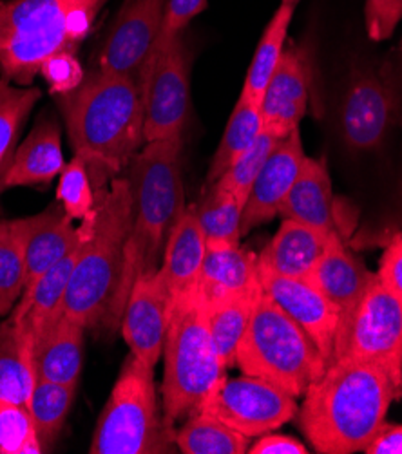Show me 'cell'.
I'll return each mask as SVG.
<instances>
[{"mask_svg":"<svg viewBox=\"0 0 402 454\" xmlns=\"http://www.w3.org/2000/svg\"><path fill=\"white\" fill-rule=\"evenodd\" d=\"M397 398L402 400V375H400V382H398V389H397Z\"/></svg>","mask_w":402,"mask_h":454,"instance_id":"obj_47","label":"cell"},{"mask_svg":"<svg viewBox=\"0 0 402 454\" xmlns=\"http://www.w3.org/2000/svg\"><path fill=\"white\" fill-rule=\"evenodd\" d=\"M397 389V382L379 366L334 360L303 395L301 429L321 454L365 450L386 422Z\"/></svg>","mask_w":402,"mask_h":454,"instance_id":"obj_3","label":"cell"},{"mask_svg":"<svg viewBox=\"0 0 402 454\" xmlns=\"http://www.w3.org/2000/svg\"><path fill=\"white\" fill-rule=\"evenodd\" d=\"M261 130V109L250 104L247 98L240 97L231 113L227 127L223 130L219 145L210 160L207 172V187H212L233 167V163L257 140Z\"/></svg>","mask_w":402,"mask_h":454,"instance_id":"obj_30","label":"cell"},{"mask_svg":"<svg viewBox=\"0 0 402 454\" xmlns=\"http://www.w3.org/2000/svg\"><path fill=\"white\" fill-rule=\"evenodd\" d=\"M263 294L261 283L252 290L221 301L207 308V319L216 351L227 370L236 366V353L243 335L250 325L252 313L259 295Z\"/></svg>","mask_w":402,"mask_h":454,"instance_id":"obj_28","label":"cell"},{"mask_svg":"<svg viewBox=\"0 0 402 454\" xmlns=\"http://www.w3.org/2000/svg\"><path fill=\"white\" fill-rule=\"evenodd\" d=\"M165 8L167 0H123L104 38L97 69L134 78L142 87L163 27Z\"/></svg>","mask_w":402,"mask_h":454,"instance_id":"obj_13","label":"cell"},{"mask_svg":"<svg viewBox=\"0 0 402 454\" xmlns=\"http://www.w3.org/2000/svg\"><path fill=\"white\" fill-rule=\"evenodd\" d=\"M247 438L272 433L299 413L296 396L276 384L250 377H223L200 410Z\"/></svg>","mask_w":402,"mask_h":454,"instance_id":"obj_11","label":"cell"},{"mask_svg":"<svg viewBox=\"0 0 402 454\" xmlns=\"http://www.w3.org/2000/svg\"><path fill=\"white\" fill-rule=\"evenodd\" d=\"M400 125H402V118H400Z\"/></svg>","mask_w":402,"mask_h":454,"instance_id":"obj_48","label":"cell"},{"mask_svg":"<svg viewBox=\"0 0 402 454\" xmlns=\"http://www.w3.org/2000/svg\"><path fill=\"white\" fill-rule=\"evenodd\" d=\"M35 380L31 346L6 319L0 323V400L28 405Z\"/></svg>","mask_w":402,"mask_h":454,"instance_id":"obj_29","label":"cell"},{"mask_svg":"<svg viewBox=\"0 0 402 454\" xmlns=\"http://www.w3.org/2000/svg\"><path fill=\"white\" fill-rule=\"evenodd\" d=\"M280 215L316 231H337L335 198L325 160L306 156L292 191L288 192Z\"/></svg>","mask_w":402,"mask_h":454,"instance_id":"obj_24","label":"cell"},{"mask_svg":"<svg viewBox=\"0 0 402 454\" xmlns=\"http://www.w3.org/2000/svg\"><path fill=\"white\" fill-rule=\"evenodd\" d=\"M46 452L28 405L0 400V454Z\"/></svg>","mask_w":402,"mask_h":454,"instance_id":"obj_37","label":"cell"},{"mask_svg":"<svg viewBox=\"0 0 402 454\" xmlns=\"http://www.w3.org/2000/svg\"><path fill=\"white\" fill-rule=\"evenodd\" d=\"M248 452L250 454H306L308 449L301 440L294 436L266 433V434H261V438L250 445Z\"/></svg>","mask_w":402,"mask_h":454,"instance_id":"obj_43","label":"cell"},{"mask_svg":"<svg viewBox=\"0 0 402 454\" xmlns=\"http://www.w3.org/2000/svg\"><path fill=\"white\" fill-rule=\"evenodd\" d=\"M259 264L257 255L240 245L209 247L203 259L200 276L193 290L210 308L257 286Z\"/></svg>","mask_w":402,"mask_h":454,"instance_id":"obj_22","label":"cell"},{"mask_svg":"<svg viewBox=\"0 0 402 454\" xmlns=\"http://www.w3.org/2000/svg\"><path fill=\"white\" fill-rule=\"evenodd\" d=\"M146 140L184 136L191 111V53L185 33L160 43L142 85Z\"/></svg>","mask_w":402,"mask_h":454,"instance_id":"obj_10","label":"cell"},{"mask_svg":"<svg viewBox=\"0 0 402 454\" xmlns=\"http://www.w3.org/2000/svg\"><path fill=\"white\" fill-rule=\"evenodd\" d=\"M40 97V89L17 85L0 76V181L19 147V134Z\"/></svg>","mask_w":402,"mask_h":454,"instance_id":"obj_33","label":"cell"},{"mask_svg":"<svg viewBox=\"0 0 402 454\" xmlns=\"http://www.w3.org/2000/svg\"><path fill=\"white\" fill-rule=\"evenodd\" d=\"M398 114L397 74L372 66L357 67L341 104V136L355 154L379 151L390 136Z\"/></svg>","mask_w":402,"mask_h":454,"instance_id":"obj_12","label":"cell"},{"mask_svg":"<svg viewBox=\"0 0 402 454\" xmlns=\"http://www.w3.org/2000/svg\"><path fill=\"white\" fill-rule=\"evenodd\" d=\"M363 452H367V454H402V424L384 422Z\"/></svg>","mask_w":402,"mask_h":454,"instance_id":"obj_44","label":"cell"},{"mask_svg":"<svg viewBox=\"0 0 402 454\" xmlns=\"http://www.w3.org/2000/svg\"><path fill=\"white\" fill-rule=\"evenodd\" d=\"M57 104L99 196L147 144L142 87L134 78L95 69Z\"/></svg>","mask_w":402,"mask_h":454,"instance_id":"obj_1","label":"cell"},{"mask_svg":"<svg viewBox=\"0 0 402 454\" xmlns=\"http://www.w3.org/2000/svg\"><path fill=\"white\" fill-rule=\"evenodd\" d=\"M306 154L299 129L283 138L266 158L248 192L241 217V236L272 221L292 191Z\"/></svg>","mask_w":402,"mask_h":454,"instance_id":"obj_16","label":"cell"},{"mask_svg":"<svg viewBox=\"0 0 402 454\" xmlns=\"http://www.w3.org/2000/svg\"><path fill=\"white\" fill-rule=\"evenodd\" d=\"M89 223H91V217H89ZM83 241L78 247H75L69 254H66L62 259H59L50 270L43 271V276L33 285L31 290H28L20 297V301L10 315V319L17 325L22 337L31 346V351L50 333V330L64 315L67 286L78 255L82 252Z\"/></svg>","mask_w":402,"mask_h":454,"instance_id":"obj_18","label":"cell"},{"mask_svg":"<svg viewBox=\"0 0 402 454\" xmlns=\"http://www.w3.org/2000/svg\"><path fill=\"white\" fill-rule=\"evenodd\" d=\"M397 69H398V76H402V40L398 43V51H397Z\"/></svg>","mask_w":402,"mask_h":454,"instance_id":"obj_45","label":"cell"},{"mask_svg":"<svg viewBox=\"0 0 402 454\" xmlns=\"http://www.w3.org/2000/svg\"><path fill=\"white\" fill-rule=\"evenodd\" d=\"M310 97V66L301 45L292 43L287 50L268 82L261 100L263 129L274 132L280 138L299 129Z\"/></svg>","mask_w":402,"mask_h":454,"instance_id":"obj_17","label":"cell"},{"mask_svg":"<svg viewBox=\"0 0 402 454\" xmlns=\"http://www.w3.org/2000/svg\"><path fill=\"white\" fill-rule=\"evenodd\" d=\"M132 223L129 177H114L99 194L91 226L71 274L64 315L85 328L104 325L120 285Z\"/></svg>","mask_w":402,"mask_h":454,"instance_id":"obj_5","label":"cell"},{"mask_svg":"<svg viewBox=\"0 0 402 454\" xmlns=\"http://www.w3.org/2000/svg\"><path fill=\"white\" fill-rule=\"evenodd\" d=\"M207 248L194 205L185 207L174 221L158 268L172 299L196 285Z\"/></svg>","mask_w":402,"mask_h":454,"instance_id":"obj_25","label":"cell"},{"mask_svg":"<svg viewBox=\"0 0 402 454\" xmlns=\"http://www.w3.org/2000/svg\"><path fill=\"white\" fill-rule=\"evenodd\" d=\"M294 12H296L294 6L280 4L259 36L257 48L254 51L252 62L248 66V71H247V76L243 82L241 95H240L257 107L261 106L264 89H266L268 82H271L285 50H287L288 29H290L292 19H294Z\"/></svg>","mask_w":402,"mask_h":454,"instance_id":"obj_27","label":"cell"},{"mask_svg":"<svg viewBox=\"0 0 402 454\" xmlns=\"http://www.w3.org/2000/svg\"><path fill=\"white\" fill-rule=\"evenodd\" d=\"M377 278L388 292L402 301V234L393 236L386 245Z\"/></svg>","mask_w":402,"mask_h":454,"instance_id":"obj_42","label":"cell"},{"mask_svg":"<svg viewBox=\"0 0 402 454\" xmlns=\"http://www.w3.org/2000/svg\"><path fill=\"white\" fill-rule=\"evenodd\" d=\"M241 373L268 380L299 398L328 368L311 339L264 292L236 353Z\"/></svg>","mask_w":402,"mask_h":454,"instance_id":"obj_8","label":"cell"},{"mask_svg":"<svg viewBox=\"0 0 402 454\" xmlns=\"http://www.w3.org/2000/svg\"><path fill=\"white\" fill-rule=\"evenodd\" d=\"M162 356V403L167 422L174 427L200 410L227 372L210 335L207 308L193 288L170 302Z\"/></svg>","mask_w":402,"mask_h":454,"instance_id":"obj_6","label":"cell"},{"mask_svg":"<svg viewBox=\"0 0 402 454\" xmlns=\"http://www.w3.org/2000/svg\"><path fill=\"white\" fill-rule=\"evenodd\" d=\"M40 74L43 80H46L51 93L57 97L71 93V90L76 89L85 78V71L82 64L78 62L76 55L69 51L51 57L46 64L42 66Z\"/></svg>","mask_w":402,"mask_h":454,"instance_id":"obj_39","label":"cell"},{"mask_svg":"<svg viewBox=\"0 0 402 454\" xmlns=\"http://www.w3.org/2000/svg\"><path fill=\"white\" fill-rule=\"evenodd\" d=\"M263 292L311 339L323 358L332 362L341 315L339 309L308 281L261 274Z\"/></svg>","mask_w":402,"mask_h":454,"instance_id":"obj_15","label":"cell"},{"mask_svg":"<svg viewBox=\"0 0 402 454\" xmlns=\"http://www.w3.org/2000/svg\"><path fill=\"white\" fill-rule=\"evenodd\" d=\"M170 302V292L156 270L132 285L122 313L120 328L130 353L151 368L163 353Z\"/></svg>","mask_w":402,"mask_h":454,"instance_id":"obj_14","label":"cell"},{"mask_svg":"<svg viewBox=\"0 0 402 454\" xmlns=\"http://www.w3.org/2000/svg\"><path fill=\"white\" fill-rule=\"evenodd\" d=\"M64 165L60 127L53 116L43 114L33 125L28 138L17 147L0 181V189L46 187L60 176Z\"/></svg>","mask_w":402,"mask_h":454,"instance_id":"obj_20","label":"cell"},{"mask_svg":"<svg viewBox=\"0 0 402 454\" xmlns=\"http://www.w3.org/2000/svg\"><path fill=\"white\" fill-rule=\"evenodd\" d=\"M89 217L83 219L76 229L59 200H55V203H51L46 210L22 217L28 264L24 294L33 288V285L43 276V271L50 270L59 259H62L87 238L89 224H91Z\"/></svg>","mask_w":402,"mask_h":454,"instance_id":"obj_19","label":"cell"},{"mask_svg":"<svg viewBox=\"0 0 402 454\" xmlns=\"http://www.w3.org/2000/svg\"><path fill=\"white\" fill-rule=\"evenodd\" d=\"M26 232L20 219H0V317L13 311L26 290Z\"/></svg>","mask_w":402,"mask_h":454,"instance_id":"obj_32","label":"cell"},{"mask_svg":"<svg viewBox=\"0 0 402 454\" xmlns=\"http://www.w3.org/2000/svg\"><path fill=\"white\" fill-rule=\"evenodd\" d=\"M209 0H167V8H165V19H163V27L158 38L160 43L187 33L189 24L207 10Z\"/></svg>","mask_w":402,"mask_h":454,"instance_id":"obj_41","label":"cell"},{"mask_svg":"<svg viewBox=\"0 0 402 454\" xmlns=\"http://www.w3.org/2000/svg\"><path fill=\"white\" fill-rule=\"evenodd\" d=\"M57 200L62 203L67 215L75 219H87L97 207V192L93 189L91 174L82 158L75 156L60 172Z\"/></svg>","mask_w":402,"mask_h":454,"instance_id":"obj_38","label":"cell"},{"mask_svg":"<svg viewBox=\"0 0 402 454\" xmlns=\"http://www.w3.org/2000/svg\"><path fill=\"white\" fill-rule=\"evenodd\" d=\"M174 443L184 454H245L250 449V438L203 411L176 431Z\"/></svg>","mask_w":402,"mask_h":454,"instance_id":"obj_31","label":"cell"},{"mask_svg":"<svg viewBox=\"0 0 402 454\" xmlns=\"http://www.w3.org/2000/svg\"><path fill=\"white\" fill-rule=\"evenodd\" d=\"M374 279V271L344 247L337 231L330 234L323 255L306 278L339 309L341 317L355 306Z\"/></svg>","mask_w":402,"mask_h":454,"instance_id":"obj_21","label":"cell"},{"mask_svg":"<svg viewBox=\"0 0 402 454\" xmlns=\"http://www.w3.org/2000/svg\"><path fill=\"white\" fill-rule=\"evenodd\" d=\"M281 140L283 138H280L274 132L263 129L257 140L233 163V167L212 187L234 194L245 205L259 170Z\"/></svg>","mask_w":402,"mask_h":454,"instance_id":"obj_36","label":"cell"},{"mask_svg":"<svg viewBox=\"0 0 402 454\" xmlns=\"http://www.w3.org/2000/svg\"><path fill=\"white\" fill-rule=\"evenodd\" d=\"M154 370L129 353L99 417L89 452L163 454L176 449V431L165 419Z\"/></svg>","mask_w":402,"mask_h":454,"instance_id":"obj_7","label":"cell"},{"mask_svg":"<svg viewBox=\"0 0 402 454\" xmlns=\"http://www.w3.org/2000/svg\"><path fill=\"white\" fill-rule=\"evenodd\" d=\"M243 207L234 194L209 187L203 200L194 205L207 247L240 245Z\"/></svg>","mask_w":402,"mask_h":454,"instance_id":"obj_35","label":"cell"},{"mask_svg":"<svg viewBox=\"0 0 402 454\" xmlns=\"http://www.w3.org/2000/svg\"><path fill=\"white\" fill-rule=\"evenodd\" d=\"M359 360L379 366L400 382L402 301L388 292L377 274L355 306L341 317L334 360Z\"/></svg>","mask_w":402,"mask_h":454,"instance_id":"obj_9","label":"cell"},{"mask_svg":"<svg viewBox=\"0 0 402 454\" xmlns=\"http://www.w3.org/2000/svg\"><path fill=\"white\" fill-rule=\"evenodd\" d=\"M76 386L57 384L43 379L35 380L31 396L28 400V410L43 450H48L59 438L73 407Z\"/></svg>","mask_w":402,"mask_h":454,"instance_id":"obj_34","label":"cell"},{"mask_svg":"<svg viewBox=\"0 0 402 454\" xmlns=\"http://www.w3.org/2000/svg\"><path fill=\"white\" fill-rule=\"evenodd\" d=\"M281 4H287V6H294V8H297L299 0H281Z\"/></svg>","mask_w":402,"mask_h":454,"instance_id":"obj_46","label":"cell"},{"mask_svg":"<svg viewBox=\"0 0 402 454\" xmlns=\"http://www.w3.org/2000/svg\"><path fill=\"white\" fill-rule=\"evenodd\" d=\"M109 0H0V76L31 85L51 57L76 53Z\"/></svg>","mask_w":402,"mask_h":454,"instance_id":"obj_4","label":"cell"},{"mask_svg":"<svg viewBox=\"0 0 402 454\" xmlns=\"http://www.w3.org/2000/svg\"><path fill=\"white\" fill-rule=\"evenodd\" d=\"M184 136L147 142L129 165L132 223L125 243L123 270L104 325L120 326L132 285L162 264L174 221L187 207L182 176Z\"/></svg>","mask_w":402,"mask_h":454,"instance_id":"obj_2","label":"cell"},{"mask_svg":"<svg viewBox=\"0 0 402 454\" xmlns=\"http://www.w3.org/2000/svg\"><path fill=\"white\" fill-rule=\"evenodd\" d=\"M85 326L67 315L33 348L35 377L57 384L76 386L83 364Z\"/></svg>","mask_w":402,"mask_h":454,"instance_id":"obj_26","label":"cell"},{"mask_svg":"<svg viewBox=\"0 0 402 454\" xmlns=\"http://www.w3.org/2000/svg\"><path fill=\"white\" fill-rule=\"evenodd\" d=\"M330 234L292 219H283L276 236L257 255L259 271L306 281L311 268L323 255Z\"/></svg>","mask_w":402,"mask_h":454,"instance_id":"obj_23","label":"cell"},{"mask_svg":"<svg viewBox=\"0 0 402 454\" xmlns=\"http://www.w3.org/2000/svg\"><path fill=\"white\" fill-rule=\"evenodd\" d=\"M402 20V0H367L365 26L374 42L388 40Z\"/></svg>","mask_w":402,"mask_h":454,"instance_id":"obj_40","label":"cell"}]
</instances>
